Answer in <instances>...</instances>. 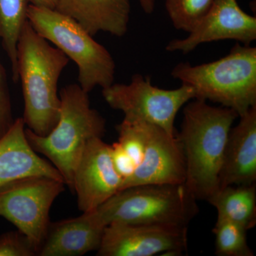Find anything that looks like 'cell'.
Returning a JSON list of instances; mask_svg holds the SVG:
<instances>
[{"label": "cell", "instance_id": "obj_21", "mask_svg": "<svg viewBox=\"0 0 256 256\" xmlns=\"http://www.w3.org/2000/svg\"><path fill=\"white\" fill-rule=\"evenodd\" d=\"M38 256L28 237L20 230H11L0 235V256Z\"/></svg>", "mask_w": 256, "mask_h": 256}, {"label": "cell", "instance_id": "obj_23", "mask_svg": "<svg viewBox=\"0 0 256 256\" xmlns=\"http://www.w3.org/2000/svg\"><path fill=\"white\" fill-rule=\"evenodd\" d=\"M110 150L114 168L124 182L133 174L136 165L118 142H114L110 146Z\"/></svg>", "mask_w": 256, "mask_h": 256}, {"label": "cell", "instance_id": "obj_6", "mask_svg": "<svg viewBox=\"0 0 256 256\" xmlns=\"http://www.w3.org/2000/svg\"><path fill=\"white\" fill-rule=\"evenodd\" d=\"M28 22L43 38L54 44L78 66V85L86 92L112 85L116 63L105 46L73 18L56 10L28 4Z\"/></svg>", "mask_w": 256, "mask_h": 256}, {"label": "cell", "instance_id": "obj_3", "mask_svg": "<svg viewBox=\"0 0 256 256\" xmlns=\"http://www.w3.org/2000/svg\"><path fill=\"white\" fill-rule=\"evenodd\" d=\"M60 97V119L52 132L40 136L26 128L25 133L32 149L46 156L72 192L74 172L84 150L90 140L104 137L106 122L90 107L88 92L78 84L62 88Z\"/></svg>", "mask_w": 256, "mask_h": 256}, {"label": "cell", "instance_id": "obj_18", "mask_svg": "<svg viewBox=\"0 0 256 256\" xmlns=\"http://www.w3.org/2000/svg\"><path fill=\"white\" fill-rule=\"evenodd\" d=\"M28 0H0V40L11 62L12 78L18 82L16 50L20 34L28 21Z\"/></svg>", "mask_w": 256, "mask_h": 256}, {"label": "cell", "instance_id": "obj_1", "mask_svg": "<svg viewBox=\"0 0 256 256\" xmlns=\"http://www.w3.org/2000/svg\"><path fill=\"white\" fill-rule=\"evenodd\" d=\"M183 110L181 132L186 164L185 185L197 200L208 202L220 188L218 176L229 132L239 118L228 108L193 99Z\"/></svg>", "mask_w": 256, "mask_h": 256}, {"label": "cell", "instance_id": "obj_13", "mask_svg": "<svg viewBox=\"0 0 256 256\" xmlns=\"http://www.w3.org/2000/svg\"><path fill=\"white\" fill-rule=\"evenodd\" d=\"M239 118L226 144L218 176L220 188L256 182V106Z\"/></svg>", "mask_w": 256, "mask_h": 256}, {"label": "cell", "instance_id": "obj_19", "mask_svg": "<svg viewBox=\"0 0 256 256\" xmlns=\"http://www.w3.org/2000/svg\"><path fill=\"white\" fill-rule=\"evenodd\" d=\"M246 229L238 224L217 218L213 228L215 254L218 256H254L248 245Z\"/></svg>", "mask_w": 256, "mask_h": 256}, {"label": "cell", "instance_id": "obj_8", "mask_svg": "<svg viewBox=\"0 0 256 256\" xmlns=\"http://www.w3.org/2000/svg\"><path fill=\"white\" fill-rule=\"evenodd\" d=\"M102 94L110 107L124 112V119L154 124L171 136L176 134L174 122L178 111L195 98L190 86L182 84L174 90L160 88L141 74L133 75L130 84H112L102 88Z\"/></svg>", "mask_w": 256, "mask_h": 256}, {"label": "cell", "instance_id": "obj_5", "mask_svg": "<svg viewBox=\"0 0 256 256\" xmlns=\"http://www.w3.org/2000/svg\"><path fill=\"white\" fill-rule=\"evenodd\" d=\"M173 78L193 88L195 98L235 110L238 116L256 106V48L236 44L230 53L210 63H180Z\"/></svg>", "mask_w": 256, "mask_h": 256}, {"label": "cell", "instance_id": "obj_4", "mask_svg": "<svg viewBox=\"0 0 256 256\" xmlns=\"http://www.w3.org/2000/svg\"><path fill=\"white\" fill-rule=\"evenodd\" d=\"M197 200L185 184H152L120 190L90 214L106 227L112 223L188 227L198 213Z\"/></svg>", "mask_w": 256, "mask_h": 256}, {"label": "cell", "instance_id": "obj_14", "mask_svg": "<svg viewBox=\"0 0 256 256\" xmlns=\"http://www.w3.org/2000/svg\"><path fill=\"white\" fill-rule=\"evenodd\" d=\"M22 118L0 138V188L10 182L28 176H46L62 180L60 172L38 156L28 144Z\"/></svg>", "mask_w": 256, "mask_h": 256}, {"label": "cell", "instance_id": "obj_25", "mask_svg": "<svg viewBox=\"0 0 256 256\" xmlns=\"http://www.w3.org/2000/svg\"><path fill=\"white\" fill-rule=\"evenodd\" d=\"M143 11L146 14H152L154 10V0H138Z\"/></svg>", "mask_w": 256, "mask_h": 256}, {"label": "cell", "instance_id": "obj_12", "mask_svg": "<svg viewBox=\"0 0 256 256\" xmlns=\"http://www.w3.org/2000/svg\"><path fill=\"white\" fill-rule=\"evenodd\" d=\"M122 182L112 162L110 144L102 138L90 140L74 174L72 192L76 194L79 210H95L120 191Z\"/></svg>", "mask_w": 256, "mask_h": 256}, {"label": "cell", "instance_id": "obj_7", "mask_svg": "<svg viewBox=\"0 0 256 256\" xmlns=\"http://www.w3.org/2000/svg\"><path fill=\"white\" fill-rule=\"evenodd\" d=\"M65 186L50 176H28L0 188V216L28 237L38 255L50 228V207Z\"/></svg>", "mask_w": 256, "mask_h": 256}, {"label": "cell", "instance_id": "obj_24", "mask_svg": "<svg viewBox=\"0 0 256 256\" xmlns=\"http://www.w3.org/2000/svg\"><path fill=\"white\" fill-rule=\"evenodd\" d=\"M28 2L34 6L55 10L58 0H28Z\"/></svg>", "mask_w": 256, "mask_h": 256}, {"label": "cell", "instance_id": "obj_15", "mask_svg": "<svg viewBox=\"0 0 256 256\" xmlns=\"http://www.w3.org/2000/svg\"><path fill=\"white\" fill-rule=\"evenodd\" d=\"M56 10L66 15L92 36L107 32L122 37L127 33L130 0H58Z\"/></svg>", "mask_w": 256, "mask_h": 256}, {"label": "cell", "instance_id": "obj_11", "mask_svg": "<svg viewBox=\"0 0 256 256\" xmlns=\"http://www.w3.org/2000/svg\"><path fill=\"white\" fill-rule=\"evenodd\" d=\"M232 40L250 45L256 40V16L247 14L237 0H214L212 6L184 38L168 44L166 50L188 54L198 45Z\"/></svg>", "mask_w": 256, "mask_h": 256}, {"label": "cell", "instance_id": "obj_9", "mask_svg": "<svg viewBox=\"0 0 256 256\" xmlns=\"http://www.w3.org/2000/svg\"><path fill=\"white\" fill-rule=\"evenodd\" d=\"M188 242V227L112 223L104 229L97 256L182 255Z\"/></svg>", "mask_w": 256, "mask_h": 256}, {"label": "cell", "instance_id": "obj_17", "mask_svg": "<svg viewBox=\"0 0 256 256\" xmlns=\"http://www.w3.org/2000/svg\"><path fill=\"white\" fill-rule=\"evenodd\" d=\"M217 210V218L238 224L248 232L256 225V183L220 188L208 201Z\"/></svg>", "mask_w": 256, "mask_h": 256}, {"label": "cell", "instance_id": "obj_10", "mask_svg": "<svg viewBox=\"0 0 256 256\" xmlns=\"http://www.w3.org/2000/svg\"><path fill=\"white\" fill-rule=\"evenodd\" d=\"M144 154L133 174L122 183L121 190L152 184H184L186 164L180 139L162 128L140 121Z\"/></svg>", "mask_w": 256, "mask_h": 256}, {"label": "cell", "instance_id": "obj_16", "mask_svg": "<svg viewBox=\"0 0 256 256\" xmlns=\"http://www.w3.org/2000/svg\"><path fill=\"white\" fill-rule=\"evenodd\" d=\"M105 228L96 222L90 212L50 223L38 256H80L97 250Z\"/></svg>", "mask_w": 256, "mask_h": 256}, {"label": "cell", "instance_id": "obj_22", "mask_svg": "<svg viewBox=\"0 0 256 256\" xmlns=\"http://www.w3.org/2000/svg\"><path fill=\"white\" fill-rule=\"evenodd\" d=\"M14 121L6 73L0 60V138L9 130Z\"/></svg>", "mask_w": 256, "mask_h": 256}, {"label": "cell", "instance_id": "obj_2", "mask_svg": "<svg viewBox=\"0 0 256 256\" xmlns=\"http://www.w3.org/2000/svg\"><path fill=\"white\" fill-rule=\"evenodd\" d=\"M16 52L24 104V122L37 136H46L60 119L58 84L69 58L38 34L28 21L20 34Z\"/></svg>", "mask_w": 256, "mask_h": 256}, {"label": "cell", "instance_id": "obj_20", "mask_svg": "<svg viewBox=\"0 0 256 256\" xmlns=\"http://www.w3.org/2000/svg\"><path fill=\"white\" fill-rule=\"evenodd\" d=\"M214 0H165L173 26L190 32L210 10Z\"/></svg>", "mask_w": 256, "mask_h": 256}]
</instances>
